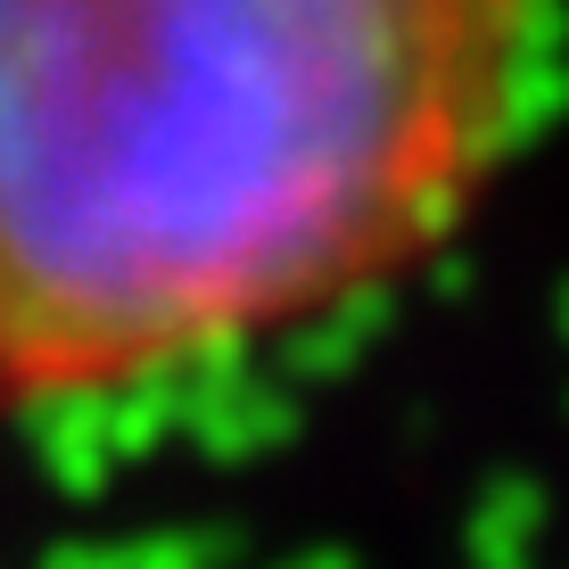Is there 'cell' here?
Segmentation results:
<instances>
[{
  "instance_id": "6da1fadb",
  "label": "cell",
  "mask_w": 569,
  "mask_h": 569,
  "mask_svg": "<svg viewBox=\"0 0 569 569\" xmlns=\"http://www.w3.org/2000/svg\"><path fill=\"white\" fill-rule=\"evenodd\" d=\"M553 0H0V421L173 397L438 257Z\"/></svg>"
}]
</instances>
